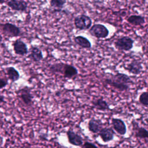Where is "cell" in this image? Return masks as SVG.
I'll return each mask as SVG.
<instances>
[{"label":"cell","instance_id":"obj_24","mask_svg":"<svg viewBox=\"0 0 148 148\" xmlns=\"http://www.w3.org/2000/svg\"><path fill=\"white\" fill-rule=\"evenodd\" d=\"M82 147H84V148H89V147H97V146L95 145L93 143H91V142H85L84 143V144L82 146Z\"/></svg>","mask_w":148,"mask_h":148},{"label":"cell","instance_id":"obj_21","mask_svg":"<svg viewBox=\"0 0 148 148\" xmlns=\"http://www.w3.org/2000/svg\"><path fill=\"white\" fill-rule=\"evenodd\" d=\"M66 3V0H50V5L53 8L60 10L64 8Z\"/></svg>","mask_w":148,"mask_h":148},{"label":"cell","instance_id":"obj_3","mask_svg":"<svg viewBox=\"0 0 148 148\" xmlns=\"http://www.w3.org/2000/svg\"><path fill=\"white\" fill-rule=\"evenodd\" d=\"M89 33L91 35L98 38H106L109 34V31L108 28L101 24H95L89 29Z\"/></svg>","mask_w":148,"mask_h":148},{"label":"cell","instance_id":"obj_9","mask_svg":"<svg viewBox=\"0 0 148 148\" xmlns=\"http://www.w3.org/2000/svg\"><path fill=\"white\" fill-rule=\"evenodd\" d=\"M124 68L130 73L134 75L140 74L143 69L141 62L137 60H132L131 62L128 64L127 66H124Z\"/></svg>","mask_w":148,"mask_h":148},{"label":"cell","instance_id":"obj_16","mask_svg":"<svg viewBox=\"0 0 148 148\" xmlns=\"http://www.w3.org/2000/svg\"><path fill=\"white\" fill-rule=\"evenodd\" d=\"M74 41L81 47L84 49H89L91 47V43L90 40L83 36L79 35L75 36L74 38Z\"/></svg>","mask_w":148,"mask_h":148},{"label":"cell","instance_id":"obj_12","mask_svg":"<svg viewBox=\"0 0 148 148\" xmlns=\"http://www.w3.org/2000/svg\"><path fill=\"white\" fill-rule=\"evenodd\" d=\"M102 122L101 120L92 118L88 121V128L90 132L97 134L99 132L102 128Z\"/></svg>","mask_w":148,"mask_h":148},{"label":"cell","instance_id":"obj_25","mask_svg":"<svg viewBox=\"0 0 148 148\" xmlns=\"http://www.w3.org/2000/svg\"><path fill=\"white\" fill-rule=\"evenodd\" d=\"M8 80L5 78L1 77L0 79V88L2 89L3 88L5 87L8 84Z\"/></svg>","mask_w":148,"mask_h":148},{"label":"cell","instance_id":"obj_23","mask_svg":"<svg viewBox=\"0 0 148 148\" xmlns=\"http://www.w3.org/2000/svg\"><path fill=\"white\" fill-rule=\"evenodd\" d=\"M139 101L143 105L148 106V92H142L139 96Z\"/></svg>","mask_w":148,"mask_h":148},{"label":"cell","instance_id":"obj_26","mask_svg":"<svg viewBox=\"0 0 148 148\" xmlns=\"http://www.w3.org/2000/svg\"><path fill=\"white\" fill-rule=\"evenodd\" d=\"M3 95H1V102H3Z\"/></svg>","mask_w":148,"mask_h":148},{"label":"cell","instance_id":"obj_14","mask_svg":"<svg viewBox=\"0 0 148 148\" xmlns=\"http://www.w3.org/2000/svg\"><path fill=\"white\" fill-rule=\"evenodd\" d=\"M28 58L35 62H39L43 60V56L42 51L38 47L32 46L30 49V54L28 56Z\"/></svg>","mask_w":148,"mask_h":148},{"label":"cell","instance_id":"obj_20","mask_svg":"<svg viewBox=\"0 0 148 148\" xmlns=\"http://www.w3.org/2000/svg\"><path fill=\"white\" fill-rule=\"evenodd\" d=\"M64 63H56L49 66V70L52 73H62L64 72Z\"/></svg>","mask_w":148,"mask_h":148},{"label":"cell","instance_id":"obj_15","mask_svg":"<svg viewBox=\"0 0 148 148\" xmlns=\"http://www.w3.org/2000/svg\"><path fill=\"white\" fill-rule=\"evenodd\" d=\"M78 73V71L76 67L72 65L65 64L64 69V77L67 79H72L75 77Z\"/></svg>","mask_w":148,"mask_h":148},{"label":"cell","instance_id":"obj_6","mask_svg":"<svg viewBox=\"0 0 148 148\" xmlns=\"http://www.w3.org/2000/svg\"><path fill=\"white\" fill-rule=\"evenodd\" d=\"M6 4L12 10L17 12H25L28 8V3L24 0H9Z\"/></svg>","mask_w":148,"mask_h":148},{"label":"cell","instance_id":"obj_11","mask_svg":"<svg viewBox=\"0 0 148 148\" xmlns=\"http://www.w3.org/2000/svg\"><path fill=\"white\" fill-rule=\"evenodd\" d=\"M112 124L114 130L120 135H124L126 134L127 128L124 122L120 119L113 118L112 120Z\"/></svg>","mask_w":148,"mask_h":148},{"label":"cell","instance_id":"obj_17","mask_svg":"<svg viewBox=\"0 0 148 148\" xmlns=\"http://www.w3.org/2000/svg\"><path fill=\"white\" fill-rule=\"evenodd\" d=\"M93 107L99 110H106L109 109V106L107 102L102 98H98L95 101H92Z\"/></svg>","mask_w":148,"mask_h":148},{"label":"cell","instance_id":"obj_13","mask_svg":"<svg viewBox=\"0 0 148 148\" xmlns=\"http://www.w3.org/2000/svg\"><path fill=\"white\" fill-rule=\"evenodd\" d=\"M114 132L112 128H102L99 132V135L104 142H108L113 139Z\"/></svg>","mask_w":148,"mask_h":148},{"label":"cell","instance_id":"obj_22","mask_svg":"<svg viewBox=\"0 0 148 148\" xmlns=\"http://www.w3.org/2000/svg\"><path fill=\"white\" fill-rule=\"evenodd\" d=\"M135 136L140 139H148V131L143 127H139L136 130Z\"/></svg>","mask_w":148,"mask_h":148},{"label":"cell","instance_id":"obj_19","mask_svg":"<svg viewBox=\"0 0 148 148\" xmlns=\"http://www.w3.org/2000/svg\"><path fill=\"white\" fill-rule=\"evenodd\" d=\"M6 72L8 76V79L12 82L17 81L20 79L19 72L13 66L6 68Z\"/></svg>","mask_w":148,"mask_h":148},{"label":"cell","instance_id":"obj_4","mask_svg":"<svg viewBox=\"0 0 148 148\" xmlns=\"http://www.w3.org/2000/svg\"><path fill=\"white\" fill-rule=\"evenodd\" d=\"M1 29L3 34L8 37L18 36L21 34L20 28L15 24L10 23H6L1 24Z\"/></svg>","mask_w":148,"mask_h":148},{"label":"cell","instance_id":"obj_2","mask_svg":"<svg viewBox=\"0 0 148 148\" xmlns=\"http://www.w3.org/2000/svg\"><path fill=\"white\" fill-rule=\"evenodd\" d=\"M74 24L77 29L80 30H87L92 25L91 18L86 14H79L74 18Z\"/></svg>","mask_w":148,"mask_h":148},{"label":"cell","instance_id":"obj_10","mask_svg":"<svg viewBox=\"0 0 148 148\" xmlns=\"http://www.w3.org/2000/svg\"><path fill=\"white\" fill-rule=\"evenodd\" d=\"M68 142L72 145L76 146H82L83 145L82 138L73 131L69 130L66 132Z\"/></svg>","mask_w":148,"mask_h":148},{"label":"cell","instance_id":"obj_8","mask_svg":"<svg viewBox=\"0 0 148 148\" xmlns=\"http://www.w3.org/2000/svg\"><path fill=\"white\" fill-rule=\"evenodd\" d=\"M14 53L20 56H24L28 53L27 45L21 39H16L12 44Z\"/></svg>","mask_w":148,"mask_h":148},{"label":"cell","instance_id":"obj_7","mask_svg":"<svg viewBox=\"0 0 148 148\" xmlns=\"http://www.w3.org/2000/svg\"><path fill=\"white\" fill-rule=\"evenodd\" d=\"M19 97L27 106H31L32 104L33 96L31 93V89L28 87H25L19 90L17 92Z\"/></svg>","mask_w":148,"mask_h":148},{"label":"cell","instance_id":"obj_5","mask_svg":"<svg viewBox=\"0 0 148 148\" xmlns=\"http://www.w3.org/2000/svg\"><path fill=\"white\" fill-rule=\"evenodd\" d=\"M134 40L130 37L124 36L118 38L114 42L115 47L119 50L128 51L133 47Z\"/></svg>","mask_w":148,"mask_h":148},{"label":"cell","instance_id":"obj_18","mask_svg":"<svg viewBox=\"0 0 148 148\" xmlns=\"http://www.w3.org/2000/svg\"><path fill=\"white\" fill-rule=\"evenodd\" d=\"M127 20L130 24L134 25H140L145 23V17L140 15H131Z\"/></svg>","mask_w":148,"mask_h":148},{"label":"cell","instance_id":"obj_27","mask_svg":"<svg viewBox=\"0 0 148 148\" xmlns=\"http://www.w3.org/2000/svg\"><path fill=\"white\" fill-rule=\"evenodd\" d=\"M5 0H0V3L1 5H2L3 3H5Z\"/></svg>","mask_w":148,"mask_h":148},{"label":"cell","instance_id":"obj_1","mask_svg":"<svg viewBox=\"0 0 148 148\" xmlns=\"http://www.w3.org/2000/svg\"><path fill=\"white\" fill-rule=\"evenodd\" d=\"M105 82L120 91H127L130 88L129 84L133 83L128 75L122 73H117L110 78L105 79Z\"/></svg>","mask_w":148,"mask_h":148}]
</instances>
